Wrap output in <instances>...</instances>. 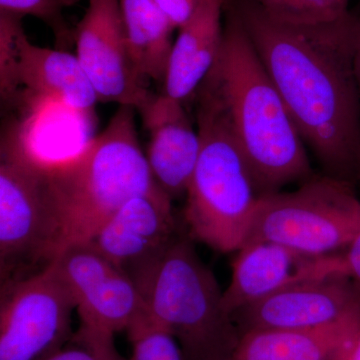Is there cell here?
Segmentation results:
<instances>
[{"mask_svg": "<svg viewBox=\"0 0 360 360\" xmlns=\"http://www.w3.org/2000/svg\"><path fill=\"white\" fill-rule=\"evenodd\" d=\"M194 96L224 115L264 195L314 176L302 134L229 0L221 51Z\"/></svg>", "mask_w": 360, "mask_h": 360, "instance_id": "obj_2", "label": "cell"}, {"mask_svg": "<svg viewBox=\"0 0 360 360\" xmlns=\"http://www.w3.org/2000/svg\"><path fill=\"white\" fill-rule=\"evenodd\" d=\"M342 255L348 276L360 288V231Z\"/></svg>", "mask_w": 360, "mask_h": 360, "instance_id": "obj_25", "label": "cell"}, {"mask_svg": "<svg viewBox=\"0 0 360 360\" xmlns=\"http://www.w3.org/2000/svg\"><path fill=\"white\" fill-rule=\"evenodd\" d=\"M168 20L179 30L191 20L205 0H153Z\"/></svg>", "mask_w": 360, "mask_h": 360, "instance_id": "obj_24", "label": "cell"}, {"mask_svg": "<svg viewBox=\"0 0 360 360\" xmlns=\"http://www.w3.org/2000/svg\"><path fill=\"white\" fill-rule=\"evenodd\" d=\"M75 44L99 101L139 111L153 98L130 59L120 0H89L75 28Z\"/></svg>", "mask_w": 360, "mask_h": 360, "instance_id": "obj_10", "label": "cell"}, {"mask_svg": "<svg viewBox=\"0 0 360 360\" xmlns=\"http://www.w3.org/2000/svg\"><path fill=\"white\" fill-rule=\"evenodd\" d=\"M75 300L51 262L2 281L0 360H45L72 338Z\"/></svg>", "mask_w": 360, "mask_h": 360, "instance_id": "obj_7", "label": "cell"}, {"mask_svg": "<svg viewBox=\"0 0 360 360\" xmlns=\"http://www.w3.org/2000/svg\"><path fill=\"white\" fill-rule=\"evenodd\" d=\"M18 82L35 98L65 106L92 117L98 97L77 56L30 41L25 30L18 35Z\"/></svg>", "mask_w": 360, "mask_h": 360, "instance_id": "obj_15", "label": "cell"}, {"mask_svg": "<svg viewBox=\"0 0 360 360\" xmlns=\"http://www.w3.org/2000/svg\"><path fill=\"white\" fill-rule=\"evenodd\" d=\"M58 229L47 201L39 165L20 149L2 146L0 165L1 279L58 255Z\"/></svg>", "mask_w": 360, "mask_h": 360, "instance_id": "obj_8", "label": "cell"}, {"mask_svg": "<svg viewBox=\"0 0 360 360\" xmlns=\"http://www.w3.org/2000/svg\"><path fill=\"white\" fill-rule=\"evenodd\" d=\"M336 274L348 276L342 253L309 257L274 241H246L232 262L225 309L232 315L296 284Z\"/></svg>", "mask_w": 360, "mask_h": 360, "instance_id": "obj_11", "label": "cell"}, {"mask_svg": "<svg viewBox=\"0 0 360 360\" xmlns=\"http://www.w3.org/2000/svg\"><path fill=\"white\" fill-rule=\"evenodd\" d=\"M360 316V288L347 274L296 284L232 314L241 333L304 329Z\"/></svg>", "mask_w": 360, "mask_h": 360, "instance_id": "obj_12", "label": "cell"}, {"mask_svg": "<svg viewBox=\"0 0 360 360\" xmlns=\"http://www.w3.org/2000/svg\"><path fill=\"white\" fill-rule=\"evenodd\" d=\"M39 165L58 225V253L89 240L134 196L165 193L151 174L130 106H120L105 129L75 155Z\"/></svg>", "mask_w": 360, "mask_h": 360, "instance_id": "obj_3", "label": "cell"}, {"mask_svg": "<svg viewBox=\"0 0 360 360\" xmlns=\"http://www.w3.org/2000/svg\"><path fill=\"white\" fill-rule=\"evenodd\" d=\"M45 360H127L115 347V336L79 326L58 352Z\"/></svg>", "mask_w": 360, "mask_h": 360, "instance_id": "obj_23", "label": "cell"}, {"mask_svg": "<svg viewBox=\"0 0 360 360\" xmlns=\"http://www.w3.org/2000/svg\"><path fill=\"white\" fill-rule=\"evenodd\" d=\"M226 0H205L179 28L174 40L163 94L184 103L194 96L219 58L224 42Z\"/></svg>", "mask_w": 360, "mask_h": 360, "instance_id": "obj_16", "label": "cell"}, {"mask_svg": "<svg viewBox=\"0 0 360 360\" xmlns=\"http://www.w3.org/2000/svg\"><path fill=\"white\" fill-rule=\"evenodd\" d=\"M186 227L167 250L130 272L144 309L179 341L186 360H231L241 333L224 290Z\"/></svg>", "mask_w": 360, "mask_h": 360, "instance_id": "obj_4", "label": "cell"}, {"mask_svg": "<svg viewBox=\"0 0 360 360\" xmlns=\"http://www.w3.org/2000/svg\"><path fill=\"white\" fill-rule=\"evenodd\" d=\"M229 1L324 175L355 186L360 99L354 68V13L307 25L274 18L250 0Z\"/></svg>", "mask_w": 360, "mask_h": 360, "instance_id": "obj_1", "label": "cell"}, {"mask_svg": "<svg viewBox=\"0 0 360 360\" xmlns=\"http://www.w3.org/2000/svg\"><path fill=\"white\" fill-rule=\"evenodd\" d=\"M51 262L70 290L84 328L115 336L144 309L129 274L89 241L65 246Z\"/></svg>", "mask_w": 360, "mask_h": 360, "instance_id": "obj_9", "label": "cell"}, {"mask_svg": "<svg viewBox=\"0 0 360 360\" xmlns=\"http://www.w3.org/2000/svg\"><path fill=\"white\" fill-rule=\"evenodd\" d=\"M264 13L295 23L333 22L349 18L352 0H250Z\"/></svg>", "mask_w": 360, "mask_h": 360, "instance_id": "obj_20", "label": "cell"}, {"mask_svg": "<svg viewBox=\"0 0 360 360\" xmlns=\"http://www.w3.org/2000/svg\"><path fill=\"white\" fill-rule=\"evenodd\" d=\"M149 134L148 160L158 186L172 198L186 193L200 155V136L184 103L162 94L139 110Z\"/></svg>", "mask_w": 360, "mask_h": 360, "instance_id": "obj_14", "label": "cell"}, {"mask_svg": "<svg viewBox=\"0 0 360 360\" xmlns=\"http://www.w3.org/2000/svg\"><path fill=\"white\" fill-rule=\"evenodd\" d=\"M354 68L360 99V11L359 13H354Z\"/></svg>", "mask_w": 360, "mask_h": 360, "instance_id": "obj_26", "label": "cell"}, {"mask_svg": "<svg viewBox=\"0 0 360 360\" xmlns=\"http://www.w3.org/2000/svg\"><path fill=\"white\" fill-rule=\"evenodd\" d=\"M355 187H359V189L360 191V170L359 172V175H357L356 184H355Z\"/></svg>", "mask_w": 360, "mask_h": 360, "instance_id": "obj_28", "label": "cell"}, {"mask_svg": "<svg viewBox=\"0 0 360 360\" xmlns=\"http://www.w3.org/2000/svg\"><path fill=\"white\" fill-rule=\"evenodd\" d=\"M125 331L131 345L129 360H186L176 338L146 309Z\"/></svg>", "mask_w": 360, "mask_h": 360, "instance_id": "obj_19", "label": "cell"}, {"mask_svg": "<svg viewBox=\"0 0 360 360\" xmlns=\"http://www.w3.org/2000/svg\"><path fill=\"white\" fill-rule=\"evenodd\" d=\"M360 331V316L304 329L241 333L231 360H340Z\"/></svg>", "mask_w": 360, "mask_h": 360, "instance_id": "obj_17", "label": "cell"}, {"mask_svg": "<svg viewBox=\"0 0 360 360\" xmlns=\"http://www.w3.org/2000/svg\"><path fill=\"white\" fill-rule=\"evenodd\" d=\"M200 155L186 191L184 219L193 241L221 253L248 240L264 194L224 115L195 96Z\"/></svg>", "mask_w": 360, "mask_h": 360, "instance_id": "obj_5", "label": "cell"}, {"mask_svg": "<svg viewBox=\"0 0 360 360\" xmlns=\"http://www.w3.org/2000/svg\"><path fill=\"white\" fill-rule=\"evenodd\" d=\"M359 231L355 186L314 175L295 191L264 195L246 241H274L309 257H329L345 252Z\"/></svg>", "mask_w": 360, "mask_h": 360, "instance_id": "obj_6", "label": "cell"}, {"mask_svg": "<svg viewBox=\"0 0 360 360\" xmlns=\"http://www.w3.org/2000/svg\"><path fill=\"white\" fill-rule=\"evenodd\" d=\"M127 51L143 79L165 82L175 28L153 0H120Z\"/></svg>", "mask_w": 360, "mask_h": 360, "instance_id": "obj_18", "label": "cell"}, {"mask_svg": "<svg viewBox=\"0 0 360 360\" xmlns=\"http://www.w3.org/2000/svg\"><path fill=\"white\" fill-rule=\"evenodd\" d=\"M340 360H360V331L345 350Z\"/></svg>", "mask_w": 360, "mask_h": 360, "instance_id": "obj_27", "label": "cell"}, {"mask_svg": "<svg viewBox=\"0 0 360 360\" xmlns=\"http://www.w3.org/2000/svg\"><path fill=\"white\" fill-rule=\"evenodd\" d=\"M22 18L0 11V94L11 101L20 94L18 82V35L23 30Z\"/></svg>", "mask_w": 360, "mask_h": 360, "instance_id": "obj_22", "label": "cell"}, {"mask_svg": "<svg viewBox=\"0 0 360 360\" xmlns=\"http://www.w3.org/2000/svg\"><path fill=\"white\" fill-rule=\"evenodd\" d=\"M184 227L177 224L167 194H141L125 202L87 241L129 274L167 250Z\"/></svg>", "mask_w": 360, "mask_h": 360, "instance_id": "obj_13", "label": "cell"}, {"mask_svg": "<svg viewBox=\"0 0 360 360\" xmlns=\"http://www.w3.org/2000/svg\"><path fill=\"white\" fill-rule=\"evenodd\" d=\"M80 0H0V11L21 16H33L51 27L59 46L75 42V30L65 18V9Z\"/></svg>", "mask_w": 360, "mask_h": 360, "instance_id": "obj_21", "label": "cell"}]
</instances>
